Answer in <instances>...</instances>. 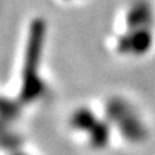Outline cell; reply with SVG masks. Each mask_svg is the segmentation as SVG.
<instances>
[{
    "label": "cell",
    "instance_id": "3",
    "mask_svg": "<svg viewBox=\"0 0 155 155\" xmlns=\"http://www.w3.org/2000/svg\"><path fill=\"white\" fill-rule=\"evenodd\" d=\"M154 45V33L151 28L128 29L127 33L119 36L116 42V50L121 55L144 56Z\"/></svg>",
    "mask_w": 155,
    "mask_h": 155
},
{
    "label": "cell",
    "instance_id": "7",
    "mask_svg": "<svg viewBox=\"0 0 155 155\" xmlns=\"http://www.w3.org/2000/svg\"><path fill=\"white\" fill-rule=\"evenodd\" d=\"M13 155H26V154H13Z\"/></svg>",
    "mask_w": 155,
    "mask_h": 155
},
{
    "label": "cell",
    "instance_id": "4",
    "mask_svg": "<svg viewBox=\"0 0 155 155\" xmlns=\"http://www.w3.org/2000/svg\"><path fill=\"white\" fill-rule=\"evenodd\" d=\"M154 22V12L152 6L147 0H137L134 5L128 9L125 23L128 29L138 28H151Z\"/></svg>",
    "mask_w": 155,
    "mask_h": 155
},
{
    "label": "cell",
    "instance_id": "2",
    "mask_svg": "<svg viewBox=\"0 0 155 155\" xmlns=\"http://www.w3.org/2000/svg\"><path fill=\"white\" fill-rule=\"evenodd\" d=\"M105 114L106 121L115 124L121 135L127 141L138 144L147 139L148 137L147 127L144 125L142 119L137 115L135 109L125 99L119 96L109 99L106 102Z\"/></svg>",
    "mask_w": 155,
    "mask_h": 155
},
{
    "label": "cell",
    "instance_id": "5",
    "mask_svg": "<svg viewBox=\"0 0 155 155\" xmlns=\"http://www.w3.org/2000/svg\"><path fill=\"white\" fill-rule=\"evenodd\" d=\"M99 121L96 115L91 111L86 106L82 108H78L76 111L72 112L71 119H69V125L72 129L75 131H81V132H86L88 134L92 128L96 125V122Z\"/></svg>",
    "mask_w": 155,
    "mask_h": 155
},
{
    "label": "cell",
    "instance_id": "6",
    "mask_svg": "<svg viewBox=\"0 0 155 155\" xmlns=\"http://www.w3.org/2000/svg\"><path fill=\"white\" fill-rule=\"evenodd\" d=\"M111 122L109 121H98L91 131L88 132L89 145L94 150H104L109 144L111 139Z\"/></svg>",
    "mask_w": 155,
    "mask_h": 155
},
{
    "label": "cell",
    "instance_id": "1",
    "mask_svg": "<svg viewBox=\"0 0 155 155\" xmlns=\"http://www.w3.org/2000/svg\"><path fill=\"white\" fill-rule=\"evenodd\" d=\"M45 33H46L45 20L40 17L33 19L29 26L25 63L22 71V88L19 95V99L23 104H32L45 94V83L42 78L39 76Z\"/></svg>",
    "mask_w": 155,
    "mask_h": 155
}]
</instances>
